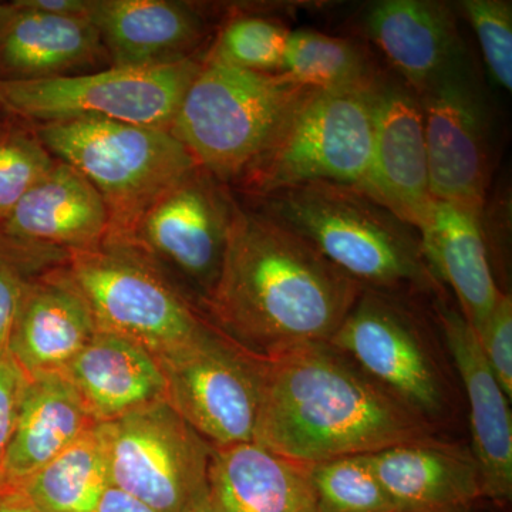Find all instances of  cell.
Masks as SVG:
<instances>
[{
    "instance_id": "cell-1",
    "label": "cell",
    "mask_w": 512,
    "mask_h": 512,
    "mask_svg": "<svg viewBox=\"0 0 512 512\" xmlns=\"http://www.w3.org/2000/svg\"><path fill=\"white\" fill-rule=\"evenodd\" d=\"M363 286L278 222L239 201L202 313L239 349L269 359L326 343Z\"/></svg>"
},
{
    "instance_id": "cell-2",
    "label": "cell",
    "mask_w": 512,
    "mask_h": 512,
    "mask_svg": "<svg viewBox=\"0 0 512 512\" xmlns=\"http://www.w3.org/2000/svg\"><path fill=\"white\" fill-rule=\"evenodd\" d=\"M255 443L313 466L433 437V424L326 343L261 359Z\"/></svg>"
},
{
    "instance_id": "cell-3",
    "label": "cell",
    "mask_w": 512,
    "mask_h": 512,
    "mask_svg": "<svg viewBox=\"0 0 512 512\" xmlns=\"http://www.w3.org/2000/svg\"><path fill=\"white\" fill-rule=\"evenodd\" d=\"M248 207L308 242L366 289L437 293L419 229L356 185L312 181L247 198Z\"/></svg>"
},
{
    "instance_id": "cell-4",
    "label": "cell",
    "mask_w": 512,
    "mask_h": 512,
    "mask_svg": "<svg viewBox=\"0 0 512 512\" xmlns=\"http://www.w3.org/2000/svg\"><path fill=\"white\" fill-rule=\"evenodd\" d=\"M53 157L72 165L99 191L109 237L126 241L141 215L197 163L164 128L77 119L30 126Z\"/></svg>"
},
{
    "instance_id": "cell-5",
    "label": "cell",
    "mask_w": 512,
    "mask_h": 512,
    "mask_svg": "<svg viewBox=\"0 0 512 512\" xmlns=\"http://www.w3.org/2000/svg\"><path fill=\"white\" fill-rule=\"evenodd\" d=\"M309 90L282 73L204 59L170 131L198 167L232 187Z\"/></svg>"
},
{
    "instance_id": "cell-6",
    "label": "cell",
    "mask_w": 512,
    "mask_h": 512,
    "mask_svg": "<svg viewBox=\"0 0 512 512\" xmlns=\"http://www.w3.org/2000/svg\"><path fill=\"white\" fill-rule=\"evenodd\" d=\"M376 83L309 90L231 190L252 198L312 181L360 187L372 160Z\"/></svg>"
},
{
    "instance_id": "cell-7",
    "label": "cell",
    "mask_w": 512,
    "mask_h": 512,
    "mask_svg": "<svg viewBox=\"0 0 512 512\" xmlns=\"http://www.w3.org/2000/svg\"><path fill=\"white\" fill-rule=\"evenodd\" d=\"M204 56L164 66H110L36 82H0V113L28 126L100 119L170 130Z\"/></svg>"
},
{
    "instance_id": "cell-8",
    "label": "cell",
    "mask_w": 512,
    "mask_h": 512,
    "mask_svg": "<svg viewBox=\"0 0 512 512\" xmlns=\"http://www.w3.org/2000/svg\"><path fill=\"white\" fill-rule=\"evenodd\" d=\"M66 268L100 329L136 340L156 356L211 325L173 278L130 242L106 239L99 247L70 252Z\"/></svg>"
},
{
    "instance_id": "cell-9",
    "label": "cell",
    "mask_w": 512,
    "mask_h": 512,
    "mask_svg": "<svg viewBox=\"0 0 512 512\" xmlns=\"http://www.w3.org/2000/svg\"><path fill=\"white\" fill-rule=\"evenodd\" d=\"M101 427L111 487L157 512H185L210 495L214 446L165 400Z\"/></svg>"
},
{
    "instance_id": "cell-10",
    "label": "cell",
    "mask_w": 512,
    "mask_h": 512,
    "mask_svg": "<svg viewBox=\"0 0 512 512\" xmlns=\"http://www.w3.org/2000/svg\"><path fill=\"white\" fill-rule=\"evenodd\" d=\"M165 402L214 447L254 441L261 359L210 325L191 342L156 356Z\"/></svg>"
},
{
    "instance_id": "cell-11",
    "label": "cell",
    "mask_w": 512,
    "mask_h": 512,
    "mask_svg": "<svg viewBox=\"0 0 512 512\" xmlns=\"http://www.w3.org/2000/svg\"><path fill=\"white\" fill-rule=\"evenodd\" d=\"M407 296L363 288L329 345L433 424L447 387Z\"/></svg>"
},
{
    "instance_id": "cell-12",
    "label": "cell",
    "mask_w": 512,
    "mask_h": 512,
    "mask_svg": "<svg viewBox=\"0 0 512 512\" xmlns=\"http://www.w3.org/2000/svg\"><path fill=\"white\" fill-rule=\"evenodd\" d=\"M434 201L483 211L494 173L493 114L471 60L417 94Z\"/></svg>"
},
{
    "instance_id": "cell-13",
    "label": "cell",
    "mask_w": 512,
    "mask_h": 512,
    "mask_svg": "<svg viewBox=\"0 0 512 512\" xmlns=\"http://www.w3.org/2000/svg\"><path fill=\"white\" fill-rule=\"evenodd\" d=\"M238 204L229 185L197 165L141 215L126 242L183 278L201 303L220 275Z\"/></svg>"
},
{
    "instance_id": "cell-14",
    "label": "cell",
    "mask_w": 512,
    "mask_h": 512,
    "mask_svg": "<svg viewBox=\"0 0 512 512\" xmlns=\"http://www.w3.org/2000/svg\"><path fill=\"white\" fill-rule=\"evenodd\" d=\"M360 188L414 228L429 220L434 200L420 99L387 66L375 86L372 160Z\"/></svg>"
},
{
    "instance_id": "cell-15",
    "label": "cell",
    "mask_w": 512,
    "mask_h": 512,
    "mask_svg": "<svg viewBox=\"0 0 512 512\" xmlns=\"http://www.w3.org/2000/svg\"><path fill=\"white\" fill-rule=\"evenodd\" d=\"M458 18L456 5L440 0H379L357 20L359 37L419 94L474 60Z\"/></svg>"
},
{
    "instance_id": "cell-16",
    "label": "cell",
    "mask_w": 512,
    "mask_h": 512,
    "mask_svg": "<svg viewBox=\"0 0 512 512\" xmlns=\"http://www.w3.org/2000/svg\"><path fill=\"white\" fill-rule=\"evenodd\" d=\"M87 18L99 32L110 66L183 62L211 43L201 6L177 0H89Z\"/></svg>"
},
{
    "instance_id": "cell-17",
    "label": "cell",
    "mask_w": 512,
    "mask_h": 512,
    "mask_svg": "<svg viewBox=\"0 0 512 512\" xmlns=\"http://www.w3.org/2000/svg\"><path fill=\"white\" fill-rule=\"evenodd\" d=\"M437 318L453 356L470 407L473 453L483 498L505 504L512 495V416L510 399L485 360L476 332L460 311L440 299Z\"/></svg>"
},
{
    "instance_id": "cell-18",
    "label": "cell",
    "mask_w": 512,
    "mask_h": 512,
    "mask_svg": "<svg viewBox=\"0 0 512 512\" xmlns=\"http://www.w3.org/2000/svg\"><path fill=\"white\" fill-rule=\"evenodd\" d=\"M66 264L28 286L13 323L8 352L29 379L62 372L99 330L92 306Z\"/></svg>"
},
{
    "instance_id": "cell-19",
    "label": "cell",
    "mask_w": 512,
    "mask_h": 512,
    "mask_svg": "<svg viewBox=\"0 0 512 512\" xmlns=\"http://www.w3.org/2000/svg\"><path fill=\"white\" fill-rule=\"evenodd\" d=\"M109 62L89 18L0 3V82H36L87 73Z\"/></svg>"
},
{
    "instance_id": "cell-20",
    "label": "cell",
    "mask_w": 512,
    "mask_h": 512,
    "mask_svg": "<svg viewBox=\"0 0 512 512\" xmlns=\"http://www.w3.org/2000/svg\"><path fill=\"white\" fill-rule=\"evenodd\" d=\"M400 512H468L483 498L471 450L429 439L366 454Z\"/></svg>"
},
{
    "instance_id": "cell-21",
    "label": "cell",
    "mask_w": 512,
    "mask_h": 512,
    "mask_svg": "<svg viewBox=\"0 0 512 512\" xmlns=\"http://www.w3.org/2000/svg\"><path fill=\"white\" fill-rule=\"evenodd\" d=\"M106 204L84 175L57 160L0 225L9 237L63 251H86L109 237Z\"/></svg>"
},
{
    "instance_id": "cell-22",
    "label": "cell",
    "mask_w": 512,
    "mask_h": 512,
    "mask_svg": "<svg viewBox=\"0 0 512 512\" xmlns=\"http://www.w3.org/2000/svg\"><path fill=\"white\" fill-rule=\"evenodd\" d=\"M97 423L165 400V379L156 355L136 340L97 330L62 370Z\"/></svg>"
},
{
    "instance_id": "cell-23",
    "label": "cell",
    "mask_w": 512,
    "mask_h": 512,
    "mask_svg": "<svg viewBox=\"0 0 512 512\" xmlns=\"http://www.w3.org/2000/svg\"><path fill=\"white\" fill-rule=\"evenodd\" d=\"M481 212L434 201L429 220L419 229L431 272L440 284L450 286L474 332L484 325L501 292L495 284Z\"/></svg>"
},
{
    "instance_id": "cell-24",
    "label": "cell",
    "mask_w": 512,
    "mask_h": 512,
    "mask_svg": "<svg viewBox=\"0 0 512 512\" xmlns=\"http://www.w3.org/2000/svg\"><path fill=\"white\" fill-rule=\"evenodd\" d=\"M210 491L224 512H316L311 466L255 441L214 447Z\"/></svg>"
},
{
    "instance_id": "cell-25",
    "label": "cell",
    "mask_w": 512,
    "mask_h": 512,
    "mask_svg": "<svg viewBox=\"0 0 512 512\" xmlns=\"http://www.w3.org/2000/svg\"><path fill=\"white\" fill-rule=\"evenodd\" d=\"M97 424L62 373L29 379L6 454V493L16 491Z\"/></svg>"
},
{
    "instance_id": "cell-26",
    "label": "cell",
    "mask_w": 512,
    "mask_h": 512,
    "mask_svg": "<svg viewBox=\"0 0 512 512\" xmlns=\"http://www.w3.org/2000/svg\"><path fill=\"white\" fill-rule=\"evenodd\" d=\"M109 487L106 439L97 423L16 491L42 512H92Z\"/></svg>"
},
{
    "instance_id": "cell-27",
    "label": "cell",
    "mask_w": 512,
    "mask_h": 512,
    "mask_svg": "<svg viewBox=\"0 0 512 512\" xmlns=\"http://www.w3.org/2000/svg\"><path fill=\"white\" fill-rule=\"evenodd\" d=\"M384 69L386 64L362 37L296 29L282 74L305 89L342 90L373 86Z\"/></svg>"
},
{
    "instance_id": "cell-28",
    "label": "cell",
    "mask_w": 512,
    "mask_h": 512,
    "mask_svg": "<svg viewBox=\"0 0 512 512\" xmlns=\"http://www.w3.org/2000/svg\"><path fill=\"white\" fill-rule=\"evenodd\" d=\"M292 30L276 16L238 13L218 30L204 59L247 72L279 74Z\"/></svg>"
},
{
    "instance_id": "cell-29",
    "label": "cell",
    "mask_w": 512,
    "mask_h": 512,
    "mask_svg": "<svg viewBox=\"0 0 512 512\" xmlns=\"http://www.w3.org/2000/svg\"><path fill=\"white\" fill-rule=\"evenodd\" d=\"M316 512H400L366 456H348L311 466Z\"/></svg>"
},
{
    "instance_id": "cell-30",
    "label": "cell",
    "mask_w": 512,
    "mask_h": 512,
    "mask_svg": "<svg viewBox=\"0 0 512 512\" xmlns=\"http://www.w3.org/2000/svg\"><path fill=\"white\" fill-rule=\"evenodd\" d=\"M55 161L28 124L16 120L0 124V225Z\"/></svg>"
},
{
    "instance_id": "cell-31",
    "label": "cell",
    "mask_w": 512,
    "mask_h": 512,
    "mask_svg": "<svg viewBox=\"0 0 512 512\" xmlns=\"http://www.w3.org/2000/svg\"><path fill=\"white\" fill-rule=\"evenodd\" d=\"M69 252L9 237L0 231V355L8 350L20 302L33 281L64 265Z\"/></svg>"
},
{
    "instance_id": "cell-32",
    "label": "cell",
    "mask_w": 512,
    "mask_h": 512,
    "mask_svg": "<svg viewBox=\"0 0 512 512\" xmlns=\"http://www.w3.org/2000/svg\"><path fill=\"white\" fill-rule=\"evenodd\" d=\"M458 15L477 37L488 79L505 93L512 90V3L508 0H463Z\"/></svg>"
},
{
    "instance_id": "cell-33",
    "label": "cell",
    "mask_w": 512,
    "mask_h": 512,
    "mask_svg": "<svg viewBox=\"0 0 512 512\" xmlns=\"http://www.w3.org/2000/svg\"><path fill=\"white\" fill-rule=\"evenodd\" d=\"M485 360L508 399L512 397V298L500 292L493 311L476 332Z\"/></svg>"
},
{
    "instance_id": "cell-34",
    "label": "cell",
    "mask_w": 512,
    "mask_h": 512,
    "mask_svg": "<svg viewBox=\"0 0 512 512\" xmlns=\"http://www.w3.org/2000/svg\"><path fill=\"white\" fill-rule=\"evenodd\" d=\"M29 377L8 350L0 355V497L6 494L5 460Z\"/></svg>"
},
{
    "instance_id": "cell-35",
    "label": "cell",
    "mask_w": 512,
    "mask_h": 512,
    "mask_svg": "<svg viewBox=\"0 0 512 512\" xmlns=\"http://www.w3.org/2000/svg\"><path fill=\"white\" fill-rule=\"evenodd\" d=\"M26 8L56 16L87 18L89 0H20Z\"/></svg>"
},
{
    "instance_id": "cell-36",
    "label": "cell",
    "mask_w": 512,
    "mask_h": 512,
    "mask_svg": "<svg viewBox=\"0 0 512 512\" xmlns=\"http://www.w3.org/2000/svg\"><path fill=\"white\" fill-rule=\"evenodd\" d=\"M92 512H157L116 487H109Z\"/></svg>"
},
{
    "instance_id": "cell-37",
    "label": "cell",
    "mask_w": 512,
    "mask_h": 512,
    "mask_svg": "<svg viewBox=\"0 0 512 512\" xmlns=\"http://www.w3.org/2000/svg\"><path fill=\"white\" fill-rule=\"evenodd\" d=\"M0 512H42L20 491H9L0 497Z\"/></svg>"
},
{
    "instance_id": "cell-38",
    "label": "cell",
    "mask_w": 512,
    "mask_h": 512,
    "mask_svg": "<svg viewBox=\"0 0 512 512\" xmlns=\"http://www.w3.org/2000/svg\"><path fill=\"white\" fill-rule=\"evenodd\" d=\"M185 512H224L221 510L220 505L217 504V501L212 498V495H208L207 498L200 501V503L195 504L194 507H191L190 510Z\"/></svg>"
},
{
    "instance_id": "cell-39",
    "label": "cell",
    "mask_w": 512,
    "mask_h": 512,
    "mask_svg": "<svg viewBox=\"0 0 512 512\" xmlns=\"http://www.w3.org/2000/svg\"><path fill=\"white\" fill-rule=\"evenodd\" d=\"M3 121H5V120L2 119V113H0V124H2Z\"/></svg>"
}]
</instances>
